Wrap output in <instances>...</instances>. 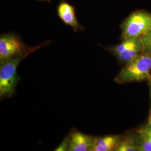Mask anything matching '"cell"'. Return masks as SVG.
Returning <instances> with one entry per match:
<instances>
[{
	"instance_id": "6da1fadb",
	"label": "cell",
	"mask_w": 151,
	"mask_h": 151,
	"mask_svg": "<svg viewBox=\"0 0 151 151\" xmlns=\"http://www.w3.org/2000/svg\"><path fill=\"white\" fill-rule=\"evenodd\" d=\"M151 70V54L143 52L126 63L114 80L119 84L148 81Z\"/></svg>"
},
{
	"instance_id": "7a4b0ae2",
	"label": "cell",
	"mask_w": 151,
	"mask_h": 151,
	"mask_svg": "<svg viewBox=\"0 0 151 151\" xmlns=\"http://www.w3.org/2000/svg\"><path fill=\"white\" fill-rule=\"evenodd\" d=\"M122 40L140 38L151 30V12L137 10L126 17L120 25Z\"/></svg>"
},
{
	"instance_id": "3957f363",
	"label": "cell",
	"mask_w": 151,
	"mask_h": 151,
	"mask_svg": "<svg viewBox=\"0 0 151 151\" xmlns=\"http://www.w3.org/2000/svg\"><path fill=\"white\" fill-rule=\"evenodd\" d=\"M27 56H19L1 63L0 67V97H10L15 91L20 78L17 73L18 65Z\"/></svg>"
},
{
	"instance_id": "277c9868",
	"label": "cell",
	"mask_w": 151,
	"mask_h": 151,
	"mask_svg": "<svg viewBox=\"0 0 151 151\" xmlns=\"http://www.w3.org/2000/svg\"><path fill=\"white\" fill-rule=\"evenodd\" d=\"M29 47L19 37L11 33L2 34L0 37V63L19 56H27L40 48Z\"/></svg>"
},
{
	"instance_id": "5b68a950",
	"label": "cell",
	"mask_w": 151,
	"mask_h": 151,
	"mask_svg": "<svg viewBox=\"0 0 151 151\" xmlns=\"http://www.w3.org/2000/svg\"><path fill=\"white\" fill-rule=\"evenodd\" d=\"M57 13L60 19L67 25L72 27L75 32L83 30L76 16L75 9L65 0L61 1L57 7Z\"/></svg>"
},
{
	"instance_id": "8992f818",
	"label": "cell",
	"mask_w": 151,
	"mask_h": 151,
	"mask_svg": "<svg viewBox=\"0 0 151 151\" xmlns=\"http://www.w3.org/2000/svg\"><path fill=\"white\" fill-rule=\"evenodd\" d=\"M95 137L82 133L78 130L70 134L69 151H91L93 146Z\"/></svg>"
},
{
	"instance_id": "52a82bcc",
	"label": "cell",
	"mask_w": 151,
	"mask_h": 151,
	"mask_svg": "<svg viewBox=\"0 0 151 151\" xmlns=\"http://www.w3.org/2000/svg\"><path fill=\"white\" fill-rule=\"evenodd\" d=\"M123 135H108L95 137L91 151H115L122 139Z\"/></svg>"
},
{
	"instance_id": "ba28073f",
	"label": "cell",
	"mask_w": 151,
	"mask_h": 151,
	"mask_svg": "<svg viewBox=\"0 0 151 151\" xmlns=\"http://www.w3.org/2000/svg\"><path fill=\"white\" fill-rule=\"evenodd\" d=\"M140 139L137 129L129 131L125 135L115 151H139Z\"/></svg>"
},
{
	"instance_id": "9c48e42d",
	"label": "cell",
	"mask_w": 151,
	"mask_h": 151,
	"mask_svg": "<svg viewBox=\"0 0 151 151\" xmlns=\"http://www.w3.org/2000/svg\"><path fill=\"white\" fill-rule=\"evenodd\" d=\"M140 43L139 38H128L122 40V42L116 45L109 47L108 50L115 56H116L132 48Z\"/></svg>"
},
{
	"instance_id": "30bf717a",
	"label": "cell",
	"mask_w": 151,
	"mask_h": 151,
	"mask_svg": "<svg viewBox=\"0 0 151 151\" xmlns=\"http://www.w3.org/2000/svg\"><path fill=\"white\" fill-rule=\"evenodd\" d=\"M137 131L140 139V148L139 151H151V126L146 124Z\"/></svg>"
},
{
	"instance_id": "8fae6325",
	"label": "cell",
	"mask_w": 151,
	"mask_h": 151,
	"mask_svg": "<svg viewBox=\"0 0 151 151\" xmlns=\"http://www.w3.org/2000/svg\"><path fill=\"white\" fill-rule=\"evenodd\" d=\"M143 45L140 41V43L137 44V45H135V47H133L132 48L130 49L129 50L115 57H116V58L118 60L119 62L126 64L130 60L135 58V57H137L138 55L143 53Z\"/></svg>"
},
{
	"instance_id": "7c38bea8",
	"label": "cell",
	"mask_w": 151,
	"mask_h": 151,
	"mask_svg": "<svg viewBox=\"0 0 151 151\" xmlns=\"http://www.w3.org/2000/svg\"><path fill=\"white\" fill-rule=\"evenodd\" d=\"M139 38L143 45V52L151 54V30Z\"/></svg>"
},
{
	"instance_id": "4fadbf2b",
	"label": "cell",
	"mask_w": 151,
	"mask_h": 151,
	"mask_svg": "<svg viewBox=\"0 0 151 151\" xmlns=\"http://www.w3.org/2000/svg\"><path fill=\"white\" fill-rule=\"evenodd\" d=\"M70 146V134L67 136L63 141L60 143L54 151H67L69 150Z\"/></svg>"
},
{
	"instance_id": "5bb4252c",
	"label": "cell",
	"mask_w": 151,
	"mask_h": 151,
	"mask_svg": "<svg viewBox=\"0 0 151 151\" xmlns=\"http://www.w3.org/2000/svg\"><path fill=\"white\" fill-rule=\"evenodd\" d=\"M151 126V108L150 109V114H149V116H148V123L147 124Z\"/></svg>"
},
{
	"instance_id": "9a60e30c",
	"label": "cell",
	"mask_w": 151,
	"mask_h": 151,
	"mask_svg": "<svg viewBox=\"0 0 151 151\" xmlns=\"http://www.w3.org/2000/svg\"><path fill=\"white\" fill-rule=\"evenodd\" d=\"M148 85L150 86V101H151V77L148 81Z\"/></svg>"
},
{
	"instance_id": "2e32d148",
	"label": "cell",
	"mask_w": 151,
	"mask_h": 151,
	"mask_svg": "<svg viewBox=\"0 0 151 151\" xmlns=\"http://www.w3.org/2000/svg\"><path fill=\"white\" fill-rule=\"evenodd\" d=\"M40 1H47V2H50V0H40Z\"/></svg>"
}]
</instances>
